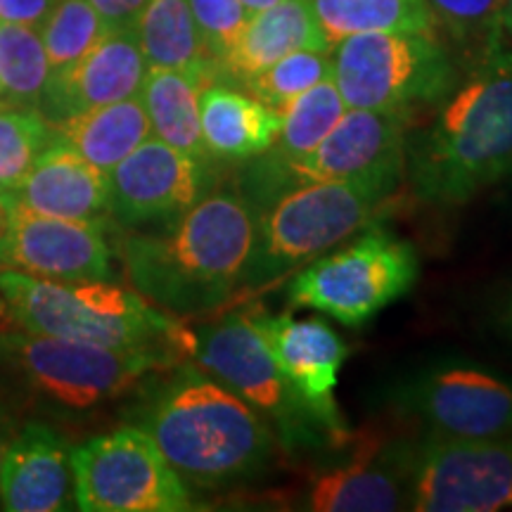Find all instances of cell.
I'll use <instances>...</instances> for the list:
<instances>
[{
  "instance_id": "1",
  "label": "cell",
  "mask_w": 512,
  "mask_h": 512,
  "mask_svg": "<svg viewBox=\"0 0 512 512\" xmlns=\"http://www.w3.org/2000/svg\"><path fill=\"white\" fill-rule=\"evenodd\" d=\"M256 211L238 192H209L176 221L119 242L128 283L171 316L219 309L245 285Z\"/></svg>"
},
{
  "instance_id": "2",
  "label": "cell",
  "mask_w": 512,
  "mask_h": 512,
  "mask_svg": "<svg viewBox=\"0 0 512 512\" xmlns=\"http://www.w3.org/2000/svg\"><path fill=\"white\" fill-rule=\"evenodd\" d=\"M512 166V50L501 41L477 55L437 121L406 143L415 197L437 207L465 204Z\"/></svg>"
},
{
  "instance_id": "3",
  "label": "cell",
  "mask_w": 512,
  "mask_h": 512,
  "mask_svg": "<svg viewBox=\"0 0 512 512\" xmlns=\"http://www.w3.org/2000/svg\"><path fill=\"white\" fill-rule=\"evenodd\" d=\"M174 370L136 427L150 434L183 482L200 489L256 475L273 451L266 420L200 366L178 363Z\"/></svg>"
},
{
  "instance_id": "4",
  "label": "cell",
  "mask_w": 512,
  "mask_h": 512,
  "mask_svg": "<svg viewBox=\"0 0 512 512\" xmlns=\"http://www.w3.org/2000/svg\"><path fill=\"white\" fill-rule=\"evenodd\" d=\"M178 363L147 351H124L41 335L0 332V408L15 422L67 420L136 389L155 370Z\"/></svg>"
},
{
  "instance_id": "5",
  "label": "cell",
  "mask_w": 512,
  "mask_h": 512,
  "mask_svg": "<svg viewBox=\"0 0 512 512\" xmlns=\"http://www.w3.org/2000/svg\"><path fill=\"white\" fill-rule=\"evenodd\" d=\"M0 297L17 328L29 332L174 363L190 356L192 328L112 280H48L0 268Z\"/></svg>"
},
{
  "instance_id": "6",
  "label": "cell",
  "mask_w": 512,
  "mask_h": 512,
  "mask_svg": "<svg viewBox=\"0 0 512 512\" xmlns=\"http://www.w3.org/2000/svg\"><path fill=\"white\" fill-rule=\"evenodd\" d=\"M401 114L351 110L313 147L290 164L256 155L242 171V197L259 214L268 204L309 183H368L396 190L406 174V136Z\"/></svg>"
},
{
  "instance_id": "7",
  "label": "cell",
  "mask_w": 512,
  "mask_h": 512,
  "mask_svg": "<svg viewBox=\"0 0 512 512\" xmlns=\"http://www.w3.org/2000/svg\"><path fill=\"white\" fill-rule=\"evenodd\" d=\"M392 190L368 183H309L256 214V238L242 290L268 285L351 238L389 200Z\"/></svg>"
},
{
  "instance_id": "8",
  "label": "cell",
  "mask_w": 512,
  "mask_h": 512,
  "mask_svg": "<svg viewBox=\"0 0 512 512\" xmlns=\"http://www.w3.org/2000/svg\"><path fill=\"white\" fill-rule=\"evenodd\" d=\"M332 81L351 110L392 112L448 98L458 83L456 64L437 34L370 31L332 48Z\"/></svg>"
},
{
  "instance_id": "9",
  "label": "cell",
  "mask_w": 512,
  "mask_h": 512,
  "mask_svg": "<svg viewBox=\"0 0 512 512\" xmlns=\"http://www.w3.org/2000/svg\"><path fill=\"white\" fill-rule=\"evenodd\" d=\"M418 271L411 242L368 230L347 247L302 268L287 287V299L297 309H313L358 328L411 290Z\"/></svg>"
},
{
  "instance_id": "10",
  "label": "cell",
  "mask_w": 512,
  "mask_h": 512,
  "mask_svg": "<svg viewBox=\"0 0 512 512\" xmlns=\"http://www.w3.org/2000/svg\"><path fill=\"white\" fill-rule=\"evenodd\" d=\"M74 498L83 512H185L192 496L140 427L91 437L72 448Z\"/></svg>"
},
{
  "instance_id": "11",
  "label": "cell",
  "mask_w": 512,
  "mask_h": 512,
  "mask_svg": "<svg viewBox=\"0 0 512 512\" xmlns=\"http://www.w3.org/2000/svg\"><path fill=\"white\" fill-rule=\"evenodd\" d=\"M190 356L195 366L247 401L261 418H271L287 446L313 441L320 430L325 432L275 363L252 313H228L192 330Z\"/></svg>"
},
{
  "instance_id": "12",
  "label": "cell",
  "mask_w": 512,
  "mask_h": 512,
  "mask_svg": "<svg viewBox=\"0 0 512 512\" xmlns=\"http://www.w3.org/2000/svg\"><path fill=\"white\" fill-rule=\"evenodd\" d=\"M411 510H512V434L453 439L432 432L413 453Z\"/></svg>"
},
{
  "instance_id": "13",
  "label": "cell",
  "mask_w": 512,
  "mask_h": 512,
  "mask_svg": "<svg viewBox=\"0 0 512 512\" xmlns=\"http://www.w3.org/2000/svg\"><path fill=\"white\" fill-rule=\"evenodd\" d=\"M110 219L126 230L176 221L211 192V164L150 136L107 174Z\"/></svg>"
},
{
  "instance_id": "14",
  "label": "cell",
  "mask_w": 512,
  "mask_h": 512,
  "mask_svg": "<svg viewBox=\"0 0 512 512\" xmlns=\"http://www.w3.org/2000/svg\"><path fill=\"white\" fill-rule=\"evenodd\" d=\"M107 223L57 219L10 197L0 228V268L48 280H112Z\"/></svg>"
},
{
  "instance_id": "15",
  "label": "cell",
  "mask_w": 512,
  "mask_h": 512,
  "mask_svg": "<svg viewBox=\"0 0 512 512\" xmlns=\"http://www.w3.org/2000/svg\"><path fill=\"white\" fill-rule=\"evenodd\" d=\"M252 318L287 382L325 427L328 437L337 441L347 437L335 403L339 366L349 356L342 337L320 318L297 320L290 313H252Z\"/></svg>"
},
{
  "instance_id": "16",
  "label": "cell",
  "mask_w": 512,
  "mask_h": 512,
  "mask_svg": "<svg viewBox=\"0 0 512 512\" xmlns=\"http://www.w3.org/2000/svg\"><path fill=\"white\" fill-rule=\"evenodd\" d=\"M147 74L136 29L110 31L81 60L50 74L38 112L50 124L93 107L138 98Z\"/></svg>"
},
{
  "instance_id": "17",
  "label": "cell",
  "mask_w": 512,
  "mask_h": 512,
  "mask_svg": "<svg viewBox=\"0 0 512 512\" xmlns=\"http://www.w3.org/2000/svg\"><path fill=\"white\" fill-rule=\"evenodd\" d=\"M0 508L57 512L76 508L72 448L46 420H22L0 465Z\"/></svg>"
},
{
  "instance_id": "18",
  "label": "cell",
  "mask_w": 512,
  "mask_h": 512,
  "mask_svg": "<svg viewBox=\"0 0 512 512\" xmlns=\"http://www.w3.org/2000/svg\"><path fill=\"white\" fill-rule=\"evenodd\" d=\"M415 408L432 432L453 439L512 434V384L477 368H448L427 377Z\"/></svg>"
},
{
  "instance_id": "19",
  "label": "cell",
  "mask_w": 512,
  "mask_h": 512,
  "mask_svg": "<svg viewBox=\"0 0 512 512\" xmlns=\"http://www.w3.org/2000/svg\"><path fill=\"white\" fill-rule=\"evenodd\" d=\"M10 197L22 207L57 219L110 221L107 174L57 138L41 152Z\"/></svg>"
},
{
  "instance_id": "20",
  "label": "cell",
  "mask_w": 512,
  "mask_h": 512,
  "mask_svg": "<svg viewBox=\"0 0 512 512\" xmlns=\"http://www.w3.org/2000/svg\"><path fill=\"white\" fill-rule=\"evenodd\" d=\"M415 448L389 446L387 453H363L347 465L320 472L309 486L306 508L313 512L411 510Z\"/></svg>"
},
{
  "instance_id": "21",
  "label": "cell",
  "mask_w": 512,
  "mask_h": 512,
  "mask_svg": "<svg viewBox=\"0 0 512 512\" xmlns=\"http://www.w3.org/2000/svg\"><path fill=\"white\" fill-rule=\"evenodd\" d=\"M332 50L320 34L309 0H280L249 15L219 72L247 81L294 50Z\"/></svg>"
},
{
  "instance_id": "22",
  "label": "cell",
  "mask_w": 512,
  "mask_h": 512,
  "mask_svg": "<svg viewBox=\"0 0 512 512\" xmlns=\"http://www.w3.org/2000/svg\"><path fill=\"white\" fill-rule=\"evenodd\" d=\"M204 147L214 159H252L278 138L283 117L278 110L221 83H207L200 93Z\"/></svg>"
},
{
  "instance_id": "23",
  "label": "cell",
  "mask_w": 512,
  "mask_h": 512,
  "mask_svg": "<svg viewBox=\"0 0 512 512\" xmlns=\"http://www.w3.org/2000/svg\"><path fill=\"white\" fill-rule=\"evenodd\" d=\"M53 126L57 140L79 152L102 174H110L114 166L124 162L136 147L152 136L150 119H147L140 95L112 102V105L93 107Z\"/></svg>"
},
{
  "instance_id": "24",
  "label": "cell",
  "mask_w": 512,
  "mask_h": 512,
  "mask_svg": "<svg viewBox=\"0 0 512 512\" xmlns=\"http://www.w3.org/2000/svg\"><path fill=\"white\" fill-rule=\"evenodd\" d=\"M209 81L174 69H147L140 100L150 119L152 136L185 155L209 162L200 124V93Z\"/></svg>"
},
{
  "instance_id": "25",
  "label": "cell",
  "mask_w": 512,
  "mask_h": 512,
  "mask_svg": "<svg viewBox=\"0 0 512 512\" xmlns=\"http://www.w3.org/2000/svg\"><path fill=\"white\" fill-rule=\"evenodd\" d=\"M147 69H174L214 81L216 64L204 50L188 0H150L136 24Z\"/></svg>"
},
{
  "instance_id": "26",
  "label": "cell",
  "mask_w": 512,
  "mask_h": 512,
  "mask_svg": "<svg viewBox=\"0 0 512 512\" xmlns=\"http://www.w3.org/2000/svg\"><path fill=\"white\" fill-rule=\"evenodd\" d=\"M325 43L370 31L437 34L439 19L427 0H309Z\"/></svg>"
},
{
  "instance_id": "27",
  "label": "cell",
  "mask_w": 512,
  "mask_h": 512,
  "mask_svg": "<svg viewBox=\"0 0 512 512\" xmlns=\"http://www.w3.org/2000/svg\"><path fill=\"white\" fill-rule=\"evenodd\" d=\"M344 112H347V105H344L335 81L328 79L318 83L299 98H294L280 112L283 126H280L278 138L266 152H261V157L273 164H290L294 159L309 155L313 147L337 126Z\"/></svg>"
},
{
  "instance_id": "28",
  "label": "cell",
  "mask_w": 512,
  "mask_h": 512,
  "mask_svg": "<svg viewBox=\"0 0 512 512\" xmlns=\"http://www.w3.org/2000/svg\"><path fill=\"white\" fill-rule=\"evenodd\" d=\"M50 76L38 29L0 24V107L38 110Z\"/></svg>"
},
{
  "instance_id": "29",
  "label": "cell",
  "mask_w": 512,
  "mask_h": 512,
  "mask_svg": "<svg viewBox=\"0 0 512 512\" xmlns=\"http://www.w3.org/2000/svg\"><path fill=\"white\" fill-rule=\"evenodd\" d=\"M38 34L46 48L50 74H57L81 60L110 31L88 0H57Z\"/></svg>"
},
{
  "instance_id": "30",
  "label": "cell",
  "mask_w": 512,
  "mask_h": 512,
  "mask_svg": "<svg viewBox=\"0 0 512 512\" xmlns=\"http://www.w3.org/2000/svg\"><path fill=\"white\" fill-rule=\"evenodd\" d=\"M55 138V126L38 110H0V197L17 190Z\"/></svg>"
},
{
  "instance_id": "31",
  "label": "cell",
  "mask_w": 512,
  "mask_h": 512,
  "mask_svg": "<svg viewBox=\"0 0 512 512\" xmlns=\"http://www.w3.org/2000/svg\"><path fill=\"white\" fill-rule=\"evenodd\" d=\"M335 64L332 50H294V53L275 60L264 72L247 79V91L273 110L283 112L294 98L332 79Z\"/></svg>"
},
{
  "instance_id": "32",
  "label": "cell",
  "mask_w": 512,
  "mask_h": 512,
  "mask_svg": "<svg viewBox=\"0 0 512 512\" xmlns=\"http://www.w3.org/2000/svg\"><path fill=\"white\" fill-rule=\"evenodd\" d=\"M427 3L439 24H444L458 43L475 50V57L503 38L498 24L501 0H427Z\"/></svg>"
},
{
  "instance_id": "33",
  "label": "cell",
  "mask_w": 512,
  "mask_h": 512,
  "mask_svg": "<svg viewBox=\"0 0 512 512\" xmlns=\"http://www.w3.org/2000/svg\"><path fill=\"white\" fill-rule=\"evenodd\" d=\"M188 3L197 29H200L204 50L219 72V62L226 57L230 46L238 41L249 12L240 0H188Z\"/></svg>"
},
{
  "instance_id": "34",
  "label": "cell",
  "mask_w": 512,
  "mask_h": 512,
  "mask_svg": "<svg viewBox=\"0 0 512 512\" xmlns=\"http://www.w3.org/2000/svg\"><path fill=\"white\" fill-rule=\"evenodd\" d=\"M88 3L98 12L107 31H131L136 29L150 0H88Z\"/></svg>"
},
{
  "instance_id": "35",
  "label": "cell",
  "mask_w": 512,
  "mask_h": 512,
  "mask_svg": "<svg viewBox=\"0 0 512 512\" xmlns=\"http://www.w3.org/2000/svg\"><path fill=\"white\" fill-rule=\"evenodd\" d=\"M57 0H0V24L38 29Z\"/></svg>"
},
{
  "instance_id": "36",
  "label": "cell",
  "mask_w": 512,
  "mask_h": 512,
  "mask_svg": "<svg viewBox=\"0 0 512 512\" xmlns=\"http://www.w3.org/2000/svg\"><path fill=\"white\" fill-rule=\"evenodd\" d=\"M498 325L501 330L512 339V287L501 297V304H498Z\"/></svg>"
},
{
  "instance_id": "37",
  "label": "cell",
  "mask_w": 512,
  "mask_h": 512,
  "mask_svg": "<svg viewBox=\"0 0 512 512\" xmlns=\"http://www.w3.org/2000/svg\"><path fill=\"white\" fill-rule=\"evenodd\" d=\"M17 430V422L10 418L8 413L0 408V465H3V453H5V446H8V441L12 434Z\"/></svg>"
},
{
  "instance_id": "38",
  "label": "cell",
  "mask_w": 512,
  "mask_h": 512,
  "mask_svg": "<svg viewBox=\"0 0 512 512\" xmlns=\"http://www.w3.org/2000/svg\"><path fill=\"white\" fill-rule=\"evenodd\" d=\"M496 185H501V202H503V207L512 214V166H510L508 171H505V176Z\"/></svg>"
},
{
  "instance_id": "39",
  "label": "cell",
  "mask_w": 512,
  "mask_h": 512,
  "mask_svg": "<svg viewBox=\"0 0 512 512\" xmlns=\"http://www.w3.org/2000/svg\"><path fill=\"white\" fill-rule=\"evenodd\" d=\"M498 24H501L503 34L512 36V0H501V10H498Z\"/></svg>"
},
{
  "instance_id": "40",
  "label": "cell",
  "mask_w": 512,
  "mask_h": 512,
  "mask_svg": "<svg viewBox=\"0 0 512 512\" xmlns=\"http://www.w3.org/2000/svg\"><path fill=\"white\" fill-rule=\"evenodd\" d=\"M240 3L245 5V10L249 12V15H254V12H259V10H266V8H271V5L280 3V0H240Z\"/></svg>"
},
{
  "instance_id": "41",
  "label": "cell",
  "mask_w": 512,
  "mask_h": 512,
  "mask_svg": "<svg viewBox=\"0 0 512 512\" xmlns=\"http://www.w3.org/2000/svg\"><path fill=\"white\" fill-rule=\"evenodd\" d=\"M12 325H15V320H12L10 311H8V306H5L3 297H0V332L8 330V328H12Z\"/></svg>"
},
{
  "instance_id": "42",
  "label": "cell",
  "mask_w": 512,
  "mask_h": 512,
  "mask_svg": "<svg viewBox=\"0 0 512 512\" xmlns=\"http://www.w3.org/2000/svg\"><path fill=\"white\" fill-rule=\"evenodd\" d=\"M0 110H3V107H0Z\"/></svg>"
}]
</instances>
